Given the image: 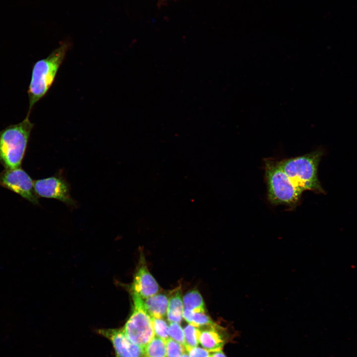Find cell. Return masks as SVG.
I'll list each match as a JSON object with an SVG mask.
<instances>
[{"mask_svg": "<svg viewBox=\"0 0 357 357\" xmlns=\"http://www.w3.org/2000/svg\"><path fill=\"white\" fill-rule=\"evenodd\" d=\"M199 330V342L209 352L221 350L226 343L227 337L224 330L217 324Z\"/></svg>", "mask_w": 357, "mask_h": 357, "instance_id": "obj_10", "label": "cell"}, {"mask_svg": "<svg viewBox=\"0 0 357 357\" xmlns=\"http://www.w3.org/2000/svg\"><path fill=\"white\" fill-rule=\"evenodd\" d=\"M33 126L26 116L21 122L0 130V164L5 169L21 167Z\"/></svg>", "mask_w": 357, "mask_h": 357, "instance_id": "obj_3", "label": "cell"}, {"mask_svg": "<svg viewBox=\"0 0 357 357\" xmlns=\"http://www.w3.org/2000/svg\"><path fill=\"white\" fill-rule=\"evenodd\" d=\"M184 308L193 312H205V303L201 294L197 290L187 292L183 297Z\"/></svg>", "mask_w": 357, "mask_h": 357, "instance_id": "obj_13", "label": "cell"}, {"mask_svg": "<svg viewBox=\"0 0 357 357\" xmlns=\"http://www.w3.org/2000/svg\"><path fill=\"white\" fill-rule=\"evenodd\" d=\"M98 333L110 341L116 357H146L144 348L131 341L122 329H102Z\"/></svg>", "mask_w": 357, "mask_h": 357, "instance_id": "obj_8", "label": "cell"}, {"mask_svg": "<svg viewBox=\"0 0 357 357\" xmlns=\"http://www.w3.org/2000/svg\"><path fill=\"white\" fill-rule=\"evenodd\" d=\"M180 357H189L187 353H184Z\"/></svg>", "mask_w": 357, "mask_h": 357, "instance_id": "obj_22", "label": "cell"}, {"mask_svg": "<svg viewBox=\"0 0 357 357\" xmlns=\"http://www.w3.org/2000/svg\"><path fill=\"white\" fill-rule=\"evenodd\" d=\"M34 184L39 197L58 199L68 206L76 205L70 193L69 184L62 178L55 176L38 179Z\"/></svg>", "mask_w": 357, "mask_h": 357, "instance_id": "obj_7", "label": "cell"}, {"mask_svg": "<svg viewBox=\"0 0 357 357\" xmlns=\"http://www.w3.org/2000/svg\"><path fill=\"white\" fill-rule=\"evenodd\" d=\"M159 291L158 284L149 271L144 257H141L131 285L130 294L144 299L158 294Z\"/></svg>", "mask_w": 357, "mask_h": 357, "instance_id": "obj_9", "label": "cell"}, {"mask_svg": "<svg viewBox=\"0 0 357 357\" xmlns=\"http://www.w3.org/2000/svg\"><path fill=\"white\" fill-rule=\"evenodd\" d=\"M68 48L67 43H63L47 58L34 63L27 91L29 99L27 116L29 117L35 104L46 94L51 87Z\"/></svg>", "mask_w": 357, "mask_h": 357, "instance_id": "obj_2", "label": "cell"}, {"mask_svg": "<svg viewBox=\"0 0 357 357\" xmlns=\"http://www.w3.org/2000/svg\"><path fill=\"white\" fill-rule=\"evenodd\" d=\"M143 301L146 310L151 317L163 318L167 315L169 297L166 295L157 294Z\"/></svg>", "mask_w": 357, "mask_h": 357, "instance_id": "obj_11", "label": "cell"}, {"mask_svg": "<svg viewBox=\"0 0 357 357\" xmlns=\"http://www.w3.org/2000/svg\"><path fill=\"white\" fill-rule=\"evenodd\" d=\"M167 357H180L186 351L184 346L172 338L165 340Z\"/></svg>", "mask_w": 357, "mask_h": 357, "instance_id": "obj_16", "label": "cell"}, {"mask_svg": "<svg viewBox=\"0 0 357 357\" xmlns=\"http://www.w3.org/2000/svg\"><path fill=\"white\" fill-rule=\"evenodd\" d=\"M187 353L189 357H210V353L204 349L197 347H190L184 346Z\"/></svg>", "mask_w": 357, "mask_h": 357, "instance_id": "obj_20", "label": "cell"}, {"mask_svg": "<svg viewBox=\"0 0 357 357\" xmlns=\"http://www.w3.org/2000/svg\"><path fill=\"white\" fill-rule=\"evenodd\" d=\"M210 357H226L222 350L213 352H209Z\"/></svg>", "mask_w": 357, "mask_h": 357, "instance_id": "obj_21", "label": "cell"}, {"mask_svg": "<svg viewBox=\"0 0 357 357\" xmlns=\"http://www.w3.org/2000/svg\"><path fill=\"white\" fill-rule=\"evenodd\" d=\"M267 198L274 205H282L290 209L297 207L302 193L295 185L280 165L271 158L264 160Z\"/></svg>", "mask_w": 357, "mask_h": 357, "instance_id": "obj_4", "label": "cell"}, {"mask_svg": "<svg viewBox=\"0 0 357 357\" xmlns=\"http://www.w3.org/2000/svg\"><path fill=\"white\" fill-rule=\"evenodd\" d=\"M323 151L318 149L308 153L279 161L283 171L302 193L311 191L325 194L318 177V167Z\"/></svg>", "mask_w": 357, "mask_h": 357, "instance_id": "obj_1", "label": "cell"}, {"mask_svg": "<svg viewBox=\"0 0 357 357\" xmlns=\"http://www.w3.org/2000/svg\"><path fill=\"white\" fill-rule=\"evenodd\" d=\"M152 321L154 333L157 337L165 340L169 338V326L163 318H152Z\"/></svg>", "mask_w": 357, "mask_h": 357, "instance_id": "obj_17", "label": "cell"}, {"mask_svg": "<svg viewBox=\"0 0 357 357\" xmlns=\"http://www.w3.org/2000/svg\"><path fill=\"white\" fill-rule=\"evenodd\" d=\"M199 328L188 324L186 326L184 329V335L185 345L190 347H197L199 344L198 335Z\"/></svg>", "mask_w": 357, "mask_h": 357, "instance_id": "obj_15", "label": "cell"}, {"mask_svg": "<svg viewBox=\"0 0 357 357\" xmlns=\"http://www.w3.org/2000/svg\"><path fill=\"white\" fill-rule=\"evenodd\" d=\"M169 335L172 339L184 346L185 345L183 329L179 323L171 322L168 328Z\"/></svg>", "mask_w": 357, "mask_h": 357, "instance_id": "obj_19", "label": "cell"}, {"mask_svg": "<svg viewBox=\"0 0 357 357\" xmlns=\"http://www.w3.org/2000/svg\"><path fill=\"white\" fill-rule=\"evenodd\" d=\"M146 357H166L165 340L155 336L144 348Z\"/></svg>", "mask_w": 357, "mask_h": 357, "instance_id": "obj_14", "label": "cell"}, {"mask_svg": "<svg viewBox=\"0 0 357 357\" xmlns=\"http://www.w3.org/2000/svg\"><path fill=\"white\" fill-rule=\"evenodd\" d=\"M0 186L18 194L33 204H39L34 181L21 167L5 169L1 172Z\"/></svg>", "mask_w": 357, "mask_h": 357, "instance_id": "obj_6", "label": "cell"}, {"mask_svg": "<svg viewBox=\"0 0 357 357\" xmlns=\"http://www.w3.org/2000/svg\"><path fill=\"white\" fill-rule=\"evenodd\" d=\"M183 309L180 289L178 288L169 298L167 313L168 320L171 322L180 323L182 319Z\"/></svg>", "mask_w": 357, "mask_h": 357, "instance_id": "obj_12", "label": "cell"}, {"mask_svg": "<svg viewBox=\"0 0 357 357\" xmlns=\"http://www.w3.org/2000/svg\"><path fill=\"white\" fill-rule=\"evenodd\" d=\"M197 328L213 326L216 324L205 312H193L190 324Z\"/></svg>", "mask_w": 357, "mask_h": 357, "instance_id": "obj_18", "label": "cell"}, {"mask_svg": "<svg viewBox=\"0 0 357 357\" xmlns=\"http://www.w3.org/2000/svg\"><path fill=\"white\" fill-rule=\"evenodd\" d=\"M131 295L132 310L122 330L131 341L144 348L155 336L152 318L146 310L143 299Z\"/></svg>", "mask_w": 357, "mask_h": 357, "instance_id": "obj_5", "label": "cell"}]
</instances>
